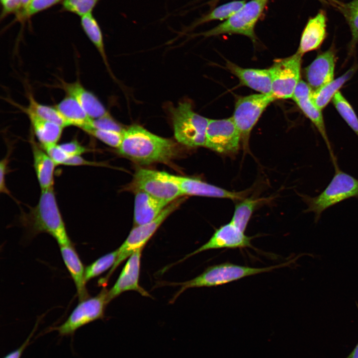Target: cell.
<instances>
[{"label": "cell", "instance_id": "cell-1", "mask_svg": "<svg viewBox=\"0 0 358 358\" xmlns=\"http://www.w3.org/2000/svg\"><path fill=\"white\" fill-rule=\"evenodd\" d=\"M117 149L120 155L142 165L168 163L179 151L173 140L155 135L138 124L125 129Z\"/></svg>", "mask_w": 358, "mask_h": 358}, {"label": "cell", "instance_id": "cell-2", "mask_svg": "<svg viewBox=\"0 0 358 358\" xmlns=\"http://www.w3.org/2000/svg\"><path fill=\"white\" fill-rule=\"evenodd\" d=\"M31 234L47 233L59 246L72 244L56 201L53 188L42 190L38 203L21 219Z\"/></svg>", "mask_w": 358, "mask_h": 358}, {"label": "cell", "instance_id": "cell-3", "mask_svg": "<svg viewBox=\"0 0 358 358\" xmlns=\"http://www.w3.org/2000/svg\"><path fill=\"white\" fill-rule=\"evenodd\" d=\"M288 262L264 268H253L240 266L225 262L209 266L197 276L180 283H171L179 285L180 288L175 295L172 302L186 289L190 288L213 287L223 285L244 277L270 271L272 270L287 265Z\"/></svg>", "mask_w": 358, "mask_h": 358}, {"label": "cell", "instance_id": "cell-4", "mask_svg": "<svg viewBox=\"0 0 358 358\" xmlns=\"http://www.w3.org/2000/svg\"><path fill=\"white\" fill-rule=\"evenodd\" d=\"M334 170L335 174L331 181L318 195H300L307 205L304 212L314 214L315 223L328 208L352 197L358 198V179L342 171L339 166Z\"/></svg>", "mask_w": 358, "mask_h": 358}, {"label": "cell", "instance_id": "cell-5", "mask_svg": "<svg viewBox=\"0 0 358 358\" xmlns=\"http://www.w3.org/2000/svg\"><path fill=\"white\" fill-rule=\"evenodd\" d=\"M171 111L174 135L178 142L189 147L205 146L209 119L195 112L187 101L180 102Z\"/></svg>", "mask_w": 358, "mask_h": 358}, {"label": "cell", "instance_id": "cell-6", "mask_svg": "<svg viewBox=\"0 0 358 358\" xmlns=\"http://www.w3.org/2000/svg\"><path fill=\"white\" fill-rule=\"evenodd\" d=\"M269 0H251L230 18L205 32L194 34L210 37L223 34H238L255 42V27Z\"/></svg>", "mask_w": 358, "mask_h": 358}, {"label": "cell", "instance_id": "cell-7", "mask_svg": "<svg viewBox=\"0 0 358 358\" xmlns=\"http://www.w3.org/2000/svg\"><path fill=\"white\" fill-rule=\"evenodd\" d=\"M183 200L184 198L176 199L168 204L152 221L143 225L135 226L132 228L126 240L118 248V256L114 266L110 268L105 277L99 281L100 285L104 286L113 271L123 261L128 258L138 249L144 247L164 221L179 207Z\"/></svg>", "mask_w": 358, "mask_h": 358}, {"label": "cell", "instance_id": "cell-8", "mask_svg": "<svg viewBox=\"0 0 358 358\" xmlns=\"http://www.w3.org/2000/svg\"><path fill=\"white\" fill-rule=\"evenodd\" d=\"M302 57L297 51L292 56L273 61L269 70L271 77V93L276 99L292 98L300 81Z\"/></svg>", "mask_w": 358, "mask_h": 358}, {"label": "cell", "instance_id": "cell-9", "mask_svg": "<svg viewBox=\"0 0 358 358\" xmlns=\"http://www.w3.org/2000/svg\"><path fill=\"white\" fill-rule=\"evenodd\" d=\"M108 291L103 286L96 296L80 301L67 319L55 328L61 336H73L80 328L91 322L104 318L108 302Z\"/></svg>", "mask_w": 358, "mask_h": 358}, {"label": "cell", "instance_id": "cell-10", "mask_svg": "<svg viewBox=\"0 0 358 358\" xmlns=\"http://www.w3.org/2000/svg\"><path fill=\"white\" fill-rule=\"evenodd\" d=\"M276 99L272 94L258 93L239 98L232 117L247 146L250 133L268 106Z\"/></svg>", "mask_w": 358, "mask_h": 358}, {"label": "cell", "instance_id": "cell-11", "mask_svg": "<svg viewBox=\"0 0 358 358\" xmlns=\"http://www.w3.org/2000/svg\"><path fill=\"white\" fill-rule=\"evenodd\" d=\"M133 184L136 190L144 191L168 203L183 195L172 175L165 172L140 169L134 175Z\"/></svg>", "mask_w": 358, "mask_h": 358}, {"label": "cell", "instance_id": "cell-12", "mask_svg": "<svg viewBox=\"0 0 358 358\" xmlns=\"http://www.w3.org/2000/svg\"><path fill=\"white\" fill-rule=\"evenodd\" d=\"M241 140V133L232 117L209 119L205 147L219 153H234L239 148Z\"/></svg>", "mask_w": 358, "mask_h": 358}, {"label": "cell", "instance_id": "cell-13", "mask_svg": "<svg viewBox=\"0 0 358 358\" xmlns=\"http://www.w3.org/2000/svg\"><path fill=\"white\" fill-rule=\"evenodd\" d=\"M313 91L307 83L300 80L295 89L292 98L313 123L323 138L329 151L331 161L335 167L338 166L337 159L327 133L322 110L319 109L312 100Z\"/></svg>", "mask_w": 358, "mask_h": 358}, {"label": "cell", "instance_id": "cell-14", "mask_svg": "<svg viewBox=\"0 0 358 358\" xmlns=\"http://www.w3.org/2000/svg\"><path fill=\"white\" fill-rule=\"evenodd\" d=\"M251 237L246 235L230 222L216 229L209 240L199 248L185 256L180 261L205 251L252 247Z\"/></svg>", "mask_w": 358, "mask_h": 358}, {"label": "cell", "instance_id": "cell-15", "mask_svg": "<svg viewBox=\"0 0 358 358\" xmlns=\"http://www.w3.org/2000/svg\"><path fill=\"white\" fill-rule=\"evenodd\" d=\"M143 248L138 249L128 258L115 283L108 291V303L122 293L130 290L137 291L143 296L152 297L139 282L141 257Z\"/></svg>", "mask_w": 358, "mask_h": 358}, {"label": "cell", "instance_id": "cell-16", "mask_svg": "<svg viewBox=\"0 0 358 358\" xmlns=\"http://www.w3.org/2000/svg\"><path fill=\"white\" fill-rule=\"evenodd\" d=\"M335 66V53L330 49L318 55L305 69L307 83L313 91L334 80Z\"/></svg>", "mask_w": 358, "mask_h": 358}, {"label": "cell", "instance_id": "cell-17", "mask_svg": "<svg viewBox=\"0 0 358 358\" xmlns=\"http://www.w3.org/2000/svg\"><path fill=\"white\" fill-rule=\"evenodd\" d=\"M173 179L178 184L182 195L238 199L243 196V192L230 191L209 184L200 179L172 175Z\"/></svg>", "mask_w": 358, "mask_h": 358}, {"label": "cell", "instance_id": "cell-18", "mask_svg": "<svg viewBox=\"0 0 358 358\" xmlns=\"http://www.w3.org/2000/svg\"><path fill=\"white\" fill-rule=\"evenodd\" d=\"M327 17L324 10L310 17L302 31L297 50L301 55L319 48L327 36Z\"/></svg>", "mask_w": 358, "mask_h": 358}, {"label": "cell", "instance_id": "cell-19", "mask_svg": "<svg viewBox=\"0 0 358 358\" xmlns=\"http://www.w3.org/2000/svg\"><path fill=\"white\" fill-rule=\"evenodd\" d=\"M227 67L241 84L260 93H271V77L269 69L244 68L228 61Z\"/></svg>", "mask_w": 358, "mask_h": 358}, {"label": "cell", "instance_id": "cell-20", "mask_svg": "<svg viewBox=\"0 0 358 358\" xmlns=\"http://www.w3.org/2000/svg\"><path fill=\"white\" fill-rule=\"evenodd\" d=\"M60 87L67 95L73 97L91 118H98L108 113L97 97L85 89L79 80L73 83L62 80Z\"/></svg>", "mask_w": 358, "mask_h": 358}, {"label": "cell", "instance_id": "cell-21", "mask_svg": "<svg viewBox=\"0 0 358 358\" xmlns=\"http://www.w3.org/2000/svg\"><path fill=\"white\" fill-rule=\"evenodd\" d=\"M169 204L157 199L144 191L136 190L134 208L135 226L152 221Z\"/></svg>", "mask_w": 358, "mask_h": 358}, {"label": "cell", "instance_id": "cell-22", "mask_svg": "<svg viewBox=\"0 0 358 358\" xmlns=\"http://www.w3.org/2000/svg\"><path fill=\"white\" fill-rule=\"evenodd\" d=\"M60 249L64 264L73 279L80 301L89 297L86 288L84 268L72 244L60 246Z\"/></svg>", "mask_w": 358, "mask_h": 358}, {"label": "cell", "instance_id": "cell-23", "mask_svg": "<svg viewBox=\"0 0 358 358\" xmlns=\"http://www.w3.org/2000/svg\"><path fill=\"white\" fill-rule=\"evenodd\" d=\"M31 139L33 166L41 191L53 188L54 173L57 166L44 149Z\"/></svg>", "mask_w": 358, "mask_h": 358}, {"label": "cell", "instance_id": "cell-24", "mask_svg": "<svg viewBox=\"0 0 358 358\" xmlns=\"http://www.w3.org/2000/svg\"><path fill=\"white\" fill-rule=\"evenodd\" d=\"M55 106L69 126H77L84 131L91 128L92 119L73 97L67 94Z\"/></svg>", "mask_w": 358, "mask_h": 358}, {"label": "cell", "instance_id": "cell-25", "mask_svg": "<svg viewBox=\"0 0 358 358\" xmlns=\"http://www.w3.org/2000/svg\"><path fill=\"white\" fill-rule=\"evenodd\" d=\"M27 115L41 147L57 144L60 139L64 127L31 114Z\"/></svg>", "mask_w": 358, "mask_h": 358}, {"label": "cell", "instance_id": "cell-26", "mask_svg": "<svg viewBox=\"0 0 358 358\" xmlns=\"http://www.w3.org/2000/svg\"><path fill=\"white\" fill-rule=\"evenodd\" d=\"M81 24L85 33L100 54L109 72L111 73L105 53L102 32L92 13L81 17Z\"/></svg>", "mask_w": 358, "mask_h": 358}, {"label": "cell", "instance_id": "cell-27", "mask_svg": "<svg viewBox=\"0 0 358 358\" xmlns=\"http://www.w3.org/2000/svg\"><path fill=\"white\" fill-rule=\"evenodd\" d=\"M29 104L26 107H21V109L26 114H31L42 119L50 121L65 127L69 125L62 115L55 107L42 104L37 102L33 95L28 94Z\"/></svg>", "mask_w": 358, "mask_h": 358}, {"label": "cell", "instance_id": "cell-28", "mask_svg": "<svg viewBox=\"0 0 358 358\" xmlns=\"http://www.w3.org/2000/svg\"><path fill=\"white\" fill-rule=\"evenodd\" d=\"M353 73V69L350 70L342 76L334 80L320 89L313 91L312 100L314 105L321 110L324 109L332 99L335 93L350 78Z\"/></svg>", "mask_w": 358, "mask_h": 358}, {"label": "cell", "instance_id": "cell-29", "mask_svg": "<svg viewBox=\"0 0 358 358\" xmlns=\"http://www.w3.org/2000/svg\"><path fill=\"white\" fill-rule=\"evenodd\" d=\"M246 2L245 0H234L220 5L195 20L189 28L192 29L212 20H227L241 9Z\"/></svg>", "mask_w": 358, "mask_h": 358}, {"label": "cell", "instance_id": "cell-30", "mask_svg": "<svg viewBox=\"0 0 358 358\" xmlns=\"http://www.w3.org/2000/svg\"><path fill=\"white\" fill-rule=\"evenodd\" d=\"M259 202V199L250 198L238 203L235 206L230 222L245 232L253 212Z\"/></svg>", "mask_w": 358, "mask_h": 358}, {"label": "cell", "instance_id": "cell-31", "mask_svg": "<svg viewBox=\"0 0 358 358\" xmlns=\"http://www.w3.org/2000/svg\"><path fill=\"white\" fill-rule=\"evenodd\" d=\"M118 256V249H117L101 256L87 266L85 270V278L86 282L111 268L115 263Z\"/></svg>", "mask_w": 358, "mask_h": 358}, {"label": "cell", "instance_id": "cell-32", "mask_svg": "<svg viewBox=\"0 0 358 358\" xmlns=\"http://www.w3.org/2000/svg\"><path fill=\"white\" fill-rule=\"evenodd\" d=\"M332 100L341 117L358 137V118L351 105L339 91Z\"/></svg>", "mask_w": 358, "mask_h": 358}, {"label": "cell", "instance_id": "cell-33", "mask_svg": "<svg viewBox=\"0 0 358 358\" xmlns=\"http://www.w3.org/2000/svg\"><path fill=\"white\" fill-rule=\"evenodd\" d=\"M337 9L344 15L352 33L351 48L358 42V0L341 2Z\"/></svg>", "mask_w": 358, "mask_h": 358}, {"label": "cell", "instance_id": "cell-34", "mask_svg": "<svg viewBox=\"0 0 358 358\" xmlns=\"http://www.w3.org/2000/svg\"><path fill=\"white\" fill-rule=\"evenodd\" d=\"M100 0H62L64 11L75 13L82 17L91 13L93 9Z\"/></svg>", "mask_w": 358, "mask_h": 358}, {"label": "cell", "instance_id": "cell-35", "mask_svg": "<svg viewBox=\"0 0 358 358\" xmlns=\"http://www.w3.org/2000/svg\"><path fill=\"white\" fill-rule=\"evenodd\" d=\"M62 0H29L26 7L16 15L18 20L28 19L37 13L48 9Z\"/></svg>", "mask_w": 358, "mask_h": 358}, {"label": "cell", "instance_id": "cell-36", "mask_svg": "<svg viewBox=\"0 0 358 358\" xmlns=\"http://www.w3.org/2000/svg\"><path fill=\"white\" fill-rule=\"evenodd\" d=\"M125 131V130H124ZM85 132L106 145L118 148L122 141L123 132L91 128Z\"/></svg>", "mask_w": 358, "mask_h": 358}, {"label": "cell", "instance_id": "cell-37", "mask_svg": "<svg viewBox=\"0 0 358 358\" xmlns=\"http://www.w3.org/2000/svg\"><path fill=\"white\" fill-rule=\"evenodd\" d=\"M91 128L120 132H123L125 129L117 122L109 113L101 117L92 119L90 128Z\"/></svg>", "mask_w": 358, "mask_h": 358}, {"label": "cell", "instance_id": "cell-38", "mask_svg": "<svg viewBox=\"0 0 358 358\" xmlns=\"http://www.w3.org/2000/svg\"><path fill=\"white\" fill-rule=\"evenodd\" d=\"M42 148L57 166L63 165L65 162L70 157L58 144L52 145Z\"/></svg>", "mask_w": 358, "mask_h": 358}, {"label": "cell", "instance_id": "cell-39", "mask_svg": "<svg viewBox=\"0 0 358 358\" xmlns=\"http://www.w3.org/2000/svg\"><path fill=\"white\" fill-rule=\"evenodd\" d=\"M60 148L70 156H81L89 150L82 146L77 139L59 145Z\"/></svg>", "mask_w": 358, "mask_h": 358}, {"label": "cell", "instance_id": "cell-40", "mask_svg": "<svg viewBox=\"0 0 358 358\" xmlns=\"http://www.w3.org/2000/svg\"><path fill=\"white\" fill-rule=\"evenodd\" d=\"M8 157L6 156L0 162V191L9 195V192L5 184V175L7 171Z\"/></svg>", "mask_w": 358, "mask_h": 358}, {"label": "cell", "instance_id": "cell-41", "mask_svg": "<svg viewBox=\"0 0 358 358\" xmlns=\"http://www.w3.org/2000/svg\"><path fill=\"white\" fill-rule=\"evenodd\" d=\"M64 165L68 166H100L98 163L88 161L80 156H70L64 163Z\"/></svg>", "mask_w": 358, "mask_h": 358}, {"label": "cell", "instance_id": "cell-42", "mask_svg": "<svg viewBox=\"0 0 358 358\" xmlns=\"http://www.w3.org/2000/svg\"><path fill=\"white\" fill-rule=\"evenodd\" d=\"M34 331V329L19 348L9 353L2 358H20L24 350L28 345Z\"/></svg>", "mask_w": 358, "mask_h": 358}, {"label": "cell", "instance_id": "cell-43", "mask_svg": "<svg viewBox=\"0 0 358 358\" xmlns=\"http://www.w3.org/2000/svg\"><path fill=\"white\" fill-rule=\"evenodd\" d=\"M323 4H325L326 5L332 6L333 7H335L336 8H338V6H339L341 1L338 0H318Z\"/></svg>", "mask_w": 358, "mask_h": 358}, {"label": "cell", "instance_id": "cell-44", "mask_svg": "<svg viewBox=\"0 0 358 358\" xmlns=\"http://www.w3.org/2000/svg\"><path fill=\"white\" fill-rule=\"evenodd\" d=\"M356 304L358 308V303L356 302ZM346 358H358V342L352 352Z\"/></svg>", "mask_w": 358, "mask_h": 358}, {"label": "cell", "instance_id": "cell-45", "mask_svg": "<svg viewBox=\"0 0 358 358\" xmlns=\"http://www.w3.org/2000/svg\"><path fill=\"white\" fill-rule=\"evenodd\" d=\"M29 0H22V9H21V11L22 10H23V9L26 7V5L27 4Z\"/></svg>", "mask_w": 358, "mask_h": 358}, {"label": "cell", "instance_id": "cell-46", "mask_svg": "<svg viewBox=\"0 0 358 358\" xmlns=\"http://www.w3.org/2000/svg\"><path fill=\"white\" fill-rule=\"evenodd\" d=\"M6 0H0L1 3V4L3 3V2H5V1H6Z\"/></svg>", "mask_w": 358, "mask_h": 358}, {"label": "cell", "instance_id": "cell-47", "mask_svg": "<svg viewBox=\"0 0 358 358\" xmlns=\"http://www.w3.org/2000/svg\"><path fill=\"white\" fill-rule=\"evenodd\" d=\"M218 0H214V1L215 2V1H218Z\"/></svg>", "mask_w": 358, "mask_h": 358}]
</instances>
